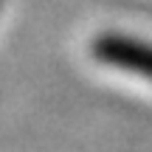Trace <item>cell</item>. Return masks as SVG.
<instances>
[{
  "label": "cell",
  "mask_w": 152,
  "mask_h": 152,
  "mask_svg": "<svg viewBox=\"0 0 152 152\" xmlns=\"http://www.w3.org/2000/svg\"><path fill=\"white\" fill-rule=\"evenodd\" d=\"M90 54L96 62L110 65L115 71H124L132 76L152 82V48L138 39H127L118 34H102L90 42Z\"/></svg>",
  "instance_id": "6da1fadb"
}]
</instances>
